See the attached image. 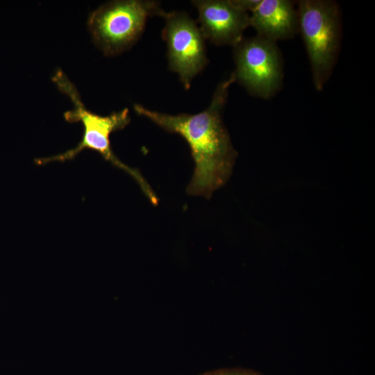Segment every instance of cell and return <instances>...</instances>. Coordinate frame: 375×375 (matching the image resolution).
I'll use <instances>...</instances> for the list:
<instances>
[{
    "mask_svg": "<svg viewBox=\"0 0 375 375\" xmlns=\"http://www.w3.org/2000/svg\"><path fill=\"white\" fill-rule=\"evenodd\" d=\"M192 3L198 11L199 28L204 39L216 45L233 47L243 39V33L249 26V15L231 0H196Z\"/></svg>",
    "mask_w": 375,
    "mask_h": 375,
    "instance_id": "obj_7",
    "label": "cell"
},
{
    "mask_svg": "<svg viewBox=\"0 0 375 375\" xmlns=\"http://www.w3.org/2000/svg\"><path fill=\"white\" fill-rule=\"evenodd\" d=\"M238 81L253 96L272 97L283 81V59L276 42L258 35L242 39L233 47Z\"/></svg>",
    "mask_w": 375,
    "mask_h": 375,
    "instance_id": "obj_5",
    "label": "cell"
},
{
    "mask_svg": "<svg viewBox=\"0 0 375 375\" xmlns=\"http://www.w3.org/2000/svg\"><path fill=\"white\" fill-rule=\"evenodd\" d=\"M231 1L239 9L247 12H251L258 5L260 0H231Z\"/></svg>",
    "mask_w": 375,
    "mask_h": 375,
    "instance_id": "obj_10",
    "label": "cell"
},
{
    "mask_svg": "<svg viewBox=\"0 0 375 375\" xmlns=\"http://www.w3.org/2000/svg\"><path fill=\"white\" fill-rule=\"evenodd\" d=\"M249 26L274 42L290 39L299 31L297 8L288 0H260L249 15Z\"/></svg>",
    "mask_w": 375,
    "mask_h": 375,
    "instance_id": "obj_8",
    "label": "cell"
},
{
    "mask_svg": "<svg viewBox=\"0 0 375 375\" xmlns=\"http://www.w3.org/2000/svg\"><path fill=\"white\" fill-rule=\"evenodd\" d=\"M233 73L220 83L209 106L197 114L169 115L140 104L134 110L165 131L181 135L188 144L195 167L187 188L189 194L210 198L229 178L237 156L222 120Z\"/></svg>",
    "mask_w": 375,
    "mask_h": 375,
    "instance_id": "obj_1",
    "label": "cell"
},
{
    "mask_svg": "<svg viewBox=\"0 0 375 375\" xmlns=\"http://www.w3.org/2000/svg\"><path fill=\"white\" fill-rule=\"evenodd\" d=\"M297 8L312 81L316 90L321 91L332 74L340 50L339 6L330 0H301Z\"/></svg>",
    "mask_w": 375,
    "mask_h": 375,
    "instance_id": "obj_3",
    "label": "cell"
},
{
    "mask_svg": "<svg viewBox=\"0 0 375 375\" xmlns=\"http://www.w3.org/2000/svg\"><path fill=\"white\" fill-rule=\"evenodd\" d=\"M198 375H264L262 373L247 368L229 367L220 368L204 372Z\"/></svg>",
    "mask_w": 375,
    "mask_h": 375,
    "instance_id": "obj_9",
    "label": "cell"
},
{
    "mask_svg": "<svg viewBox=\"0 0 375 375\" xmlns=\"http://www.w3.org/2000/svg\"><path fill=\"white\" fill-rule=\"evenodd\" d=\"M165 12L156 1H112L93 11L88 25L97 47L106 56H115L138 41L149 17Z\"/></svg>",
    "mask_w": 375,
    "mask_h": 375,
    "instance_id": "obj_4",
    "label": "cell"
},
{
    "mask_svg": "<svg viewBox=\"0 0 375 375\" xmlns=\"http://www.w3.org/2000/svg\"><path fill=\"white\" fill-rule=\"evenodd\" d=\"M53 81L72 101L73 110L65 112L64 117L70 123L80 122L82 124L83 138L74 148L58 155L37 159L35 162L38 165H44L54 161L65 162L73 159L84 149L94 150L100 153L106 160L131 176L150 202L157 205V196L140 172L122 162L111 148L110 135L113 132L124 128L129 124L131 119L128 110L124 108L107 116L99 115L85 108L76 88L61 70L55 73Z\"/></svg>",
    "mask_w": 375,
    "mask_h": 375,
    "instance_id": "obj_2",
    "label": "cell"
},
{
    "mask_svg": "<svg viewBox=\"0 0 375 375\" xmlns=\"http://www.w3.org/2000/svg\"><path fill=\"white\" fill-rule=\"evenodd\" d=\"M162 38L167 43L169 68L178 74L185 89L208 62L205 39L195 22L182 12H165Z\"/></svg>",
    "mask_w": 375,
    "mask_h": 375,
    "instance_id": "obj_6",
    "label": "cell"
}]
</instances>
